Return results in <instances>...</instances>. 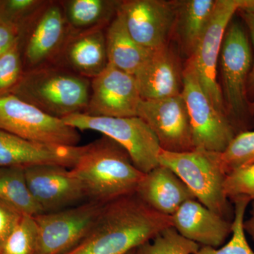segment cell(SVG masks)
Listing matches in <instances>:
<instances>
[{"instance_id": "18", "label": "cell", "mask_w": 254, "mask_h": 254, "mask_svg": "<svg viewBox=\"0 0 254 254\" xmlns=\"http://www.w3.org/2000/svg\"><path fill=\"white\" fill-rule=\"evenodd\" d=\"M173 227L202 247L219 248L232 232V221L193 199L185 202L172 216Z\"/></svg>"}, {"instance_id": "35", "label": "cell", "mask_w": 254, "mask_h": 254, "mask_svg": "<svg viewBox=\"0 0 254 254\" xmlns=\"http://www.w3.org/2000/svg\"><path fill=\"white\" fill-rule=\"evenodd\" d=\"M244 229L245 232L250 235L254 240V200L252 201V210L250 218L245 220Z\"/></svg>"}, {"instance_id": "30", "label": "cell", "mask_w": 254, "mask_h": 254, "mask_svg": "<svg viewBox=\"0 0 254 254\" xmlns=\"http://www.w3.org/2000/svg\"><path fill=\"white\" fill-rule=\"evenodd\" d=\"M23 65L20 42L0 57V93L9 92L21 79Z\"/></svg>"}, {"instance_id": "11", "label": "cell", "mask_w": 254, "mask_h": 254, "mask_svg": "<svg viewBox=\"0 0 254 254\" xmlns=\"http://www.w3.org/2000/svg\"><path fill=\"white\" fill-rule=\"evenodd\" d=\"M242 2L243 0H217L213 17L190 58L205 94L214 106L225 115L221 90L217 78L219 58L227 26Z\"/></svg>"}, {"instance_id": "29", "label": "cell", "mask_w": 254, "mask_h": 254, "mask_svg": "<svg viewBox=\"0 0 254 254\" xmlns=\"http://www.w3.org/2000/svg\"><path fill=\"white\" fill-rule=\"evenodd\" d=\"M200 245L180 235L173 227L138 249V254H194Z\"/></svg>"}, {"instance_id": "3", "label": "cell", "mask_w": 254, "mask_h": 254, "mask_svg": "<svg viewBox=\"0 0 254 254\" xmlns=\"http://www.w3.org/2000/svg\"><path fill=\"white\" fill-rule=\"evenodd\" d=\"M91 80L52 65L24 71L10 93L54 118L84 113L91 95Z\"/></svg>"}, {"instance_id": "27", "label": "cell", "mask_w": 254, "mask_h": 254, "mask_svg": "<svg viewBox=\"0 0 254 254\" xmlns=\"http://www.w3.org/2000/svg\"><path fill=\"white\" fill-rule=\"evenodd\" d=\"M49 0H0V18L15 26L20 36Z\"/></svg>"}, {"instance_id": "37", "label": "cell", "mask_w": 254, "mask_h": 254, "mask_svg": "<svg viewBox=\"0 0 254 254\" xmlns=\"http://www.w3.org/2000/svg\"><path fill=\"white\" fill-rule=\"evenodd\" d=\"M250 109L251 112H252V115H253L254 116V98L253 100H252V101H251Z\"/></svg>"}, {"instance_id": "12", "label": "cell", "mask_w": 254, "mask_h": 254, "mask_svg": "<svg viewBox=\"0 0 254 254\" xmlns=\"http://www.w3.org/2000/svg\"><path fill=\"white\" fill-rule=\"evenodd\" d=\"M138 117L150 127L162 150L172 153L195 150L188 110L182 94L164 99L141 100Z\"/></svg>"}, {"instance_id": "21", "label": "cell", "mask_w": 254, "mask_h": 254, "mask_svg": "<svg viewBox=\"0 0 254 254\" xmlns=\"http://www.w3.org/2000/svg\"><path fill=\"white\" fill-rule=\"evenodd\" d=\"M217 0H175L173 39L190 58L210 22Z\"/></svg>"}, {"instance_id": "6", "label": "cell", "mask_w": 254, "mask_h": 254, "mask_svg": "<svg viewBox=\"0 0 254 254\" xmlns=\"http://www.w3.org/2000/svg\"><path fill=\"white\" fill-rule=\"evenodd\" d=\"M78 131H95L114 140L126 150L137 169L146 174L160 164V148L150 127L139 117L107 118L75 114L63 119Z\"/></svg>"}, {"instance_id": "33", "label": "cell", "mask_w": 254, "mask_h": 254, "mask_svg": "<svg viewBox=\"0 0 254 254\" xmlns=\"http://www.w3.org/2000/svg\"><path fill=\"white\" fill-rule=\"evenodd\" d=\"M237 13L240 14L242 22L246 26L245 27L248 32L249 36L250 37L254 50V8L246 6L245 0H243V4ZM247 92H248L249 98L250 101H252L254 98V58L252 71L249 77Z\"/></svg>"}, {"instance_id": "14", "label": "cell", "mask_w": 254, "mask_h": 254, "mask_svg": "<svg viewBox=\"0 0 254 254\" xmlns=\"http://www.w3.org/2000/svg\"><path fill=\"white\" fill-rule=\"evenodd\" d=\"M91 82V95L84 114L107 118L138 117L142 98L134 76L108 64Z\"/></svg>"}, {"instance_id": "1", "label": "cell", "mask_w": 254, "mask_h": 254, "mask_svg": "<svg viewBox=\"0 0 254 254\" xmlns=\"http://www.w3.org/2000/svg\"><path fill=\"white\" fill-rule=\"evenodd\" d=\"M171 227L172 217L132 193L105 204L88 235L64 254H127Z\"/></svg>"}, {"instance_id": "24", "label": "cell", "mask_w": 254, "mask_h": 254, "mask_svg": "<svg viewBox=\"0 0 254 254\" xmlns=\"http://www.w3.org/2000/svg\"><path fill=\"white\" fill-rule=\"evenodd\" d=\"M0 200L21 214L36 216L43 213L30 191L23 168H0Z\"/></svg>"}, {"instance_id": "8", "label": "cell", "mask_w": 254, "mask_h": 254, "mask_svg": "<svg viewBox=\"0 0 254 254\" xmlns=\"http://www.w3.org/2000/svg\"><path fill=\"white\" fill-rule=\"evenodd\" d=\"M0 129L45 144L76 146L81 141L77 129L10 92L0 93Z\"/></svg>"}, {"instance_id": "23", "label": "cell", "mask_w": 254, "mask_h": 254, "mask_svg": "<svg viewBox=\"0 0 254 254\" xmlns=\"http://www.w3.org/2000/svg\"><path fill=\"white\" fill-rule=\"evenodd\" d=\"M71 32L106 29L118 14L121 0L60 1Z\"/></svg>"}, {"instance_id": "31", "label": "cell", "mask_w": 254, "mask_h": 254, "mask_svg": "<svg viewBox=\"0 0 254 254\" xmlns=\"http://www.w3.org/2000/svg\"><path fill=\"white\" fill-rule=\"evenodd\" d=\"M225 191L231 201L237 197H247L254 200V163L237 169L227 175Z\"/></svg>"}, {"instance_id": "13", "label": "cell", "mask_w": 254, "mask_h": 254, "mask_svg": "<svg viewBox=\"0 0 254 254\" xmlns=\"http://www.w3.org/2000/svg\"><path fill=\"white\" fill-rule=\"evenodd\" d=\"M118 11L132 38L147 49L158 50L173 39L175 1L123 0Z\"/></svg>"}, {"instance_id": "38", "label": "cell", "mask_w": 254, "mask_h": 254, "mask_svg": "<svg viewBox=\"0 0 254 254\" xmlns=\"http://www.w3.org/2000/svg\"><path fill=\"white\" fill-rule=\"evenodd\" d=\"M127 254H138V249H137V250L132 251V252H129V253Z\"/></svg>"}, {"instance_id": "5", "label": "cell", "mask_w": 254, "mask_h": 254, "mask_svg": "<svg viewBox=\"0 0 254 254\" xmlns=\"http://www.w3.org/2000/svg\"><path fill=\"white\" fill-rule=\"evenodd\" d=\"M158 162L170 169L198 202L232 221L234 206L225 194L227 175L222 168L220 153L199 149L172 153L161 149Z\"/></svg>"}, {"instance_id": "16", "label": "cell", "mask_w": 254, "mask_h": 254, "mask_svg": "<svg viewBox=\"0 0 254 254\" xmlns=\"http://www.w3.org/2000/svg\"><path fill=\"white\" fill-rule=\"evenodd\" d=\"M83 145L64 146L28 141L0 129V168L58 165L72 168Z\"/></svg>"}, {"instance_id": "17", "label": "cell", "mask_w": 254, "mask_h": 254, "mask_svg": "<svg viewBox=\"0 0 254 254\" xmlns=\"http://www.w3.org/2000/svg\"><path fill=\"white\" fill-rule=\"evenodd\" d=\"M183 68L179 55L170 43L153 50L134 76L142 100L164 99L181 95Z\"/></svg>"}, {"instance_id": "2", "label": "cell", "mask_w": 254, "mask_h": 254, "mask_svg": "<svg viewBox=\"0 0 254 254\" xmlns=\"http://www.w3.org/2000/svg\"><path fill=\"white\" fill-rule=\"evenodd\" d=\"M69 170L81 182L88 200L104 204L136 193L145 175L121 145L105 136L83 145Z\"/></svg>"}, {"instance_id": "36", "label": "cell", "mask_w": 254, "mask_h": 254, "mask_svg": "<svg viewBox=\"0 0 254 254\" xmlns=\"http://www.w3.org/2000/svg\"><path fill=\"white\" fill-rule=\"evenodd\" d=\"M245 5L254 8V0H245Z\"/></svg>"}, {"instance_id": "4", "label": "cell", "mask_w": 254, "mask_h": 254, "mask_svg": "<svg viewBox=\"0 0 254 254\" xmlns=\"http://www.w3.org/2000/svg\"><path fill=\"white\" fill-rule=\"evenodd\" d=\"M253 60L247 28L243 22L232 18L224 36L218 65L225 113L237 134L254 127L247 92Z\"/></svg>"}, {"instance_id": "10", "label": "cell", "mask_w": 254, "mask_h": 254, "mask_svg": "<svg viewBox=\"0 0 254 254\" xmlns=\"http://www.w3.org/2000/svg\"><path fill=\"white\" fill-rule=\"evenodd\" d=\"M70 33L60 1L49 0L20 36L24 71L55 65Z\"/></svg>"}, {"instance_id": "20", "label": "cell", "mask_w": 254, "mask_h": 254, "mask_svg": "<svg viewBox=\"0 0 254 254\" xmlns=\"http://www.w3.org/2000/svg\"><path fill=\"white\" fill-rule=\"evenodd\" d=\"M136 194L155 211L170 217L185 202L195 199L187 185L170 169L161 165L145 174Z\"/></svg>"}, {"instance_id": "26", "label": "cell", "mask_w": 254, "mask_h": 254, "mask_svg": "<svg viewBox=\"0 0 254 254\" xmlns=\"http://www.w3.org/2000/svg\"><path fill=\"white\" fill-rule=\"evenodd\" d=\"M38 229L34 217L23 214L0 254H37Z\"/></svg>"}, {"instance_id": "28", "label": "cell", "mask_w": 254, "mask_h": 254, "mask_svg": "<svg viewBox=\"0 0 254 254\" xmlns=\"http://www.w3.org/2000/svg\"><path fill=\"white\" fill-rule=\"evenodd\" d=\"M220 160L226 175L237 169L254 163V131L241 132L220 153Z\"/></svg>"}, {"instance_id": "25", "label": "cell", "mask_w": 254, "mask_h": 254, "mask_svg": "<svg viewBox=\"0 0 254 254\" xmlns=\"http://www.w3.org/2000/svg\"><path fill=\"white\" fill-rule=\"evenodd\" d=\"M251 202L250 198L243 196L231 200L234 206L232 238L226 245L220 248L200 247L194 254H254L249 245L244 229L246 210Z\"/></svg>"}, {"instance_id": "7", "label": "cell", "mask_w": 254, "mask_h": 254, "mask_svg": "<svg viewBox=\"0 0 254 254\" xmlns=\"http://www.w3.org/2000/svg\"><path fill=\"white\" fill-rule=\"evenodd\" d=\"M182 95L188 110L195 149L222 153L237 132L205 94L190 58L184 66Z\"/></svg>"}, {"instance_id": "32", "label": "cell", "mask_w": 254, "mask_h": 254, "mask_svg": "<svg viewBox=\"0 0 254 254\" xmlns=\"http://www.w3.org/2000/svg\"><path fill=\"white\" fill-rule=\"evenodd\" d=\"M23 214L0 200V250Z\"/></svg>"}, {"instance_id": "9", "label": "cell", "mask_w": 254, "mask_h": 254, "mask_svg": "<svg viewBox=\"0 0 254 254\" xmlns=\"http://www.w3.org/2000/svg\"><path fill=\"white\" fill-rule=\"evenodd\" d=\"M104 205L87 200L33 216L38 229L37 254H64L72 250L91 231Z\"/></svg>"}, {"instance_id": "19", "label": "cell", "mask_w": 254, "mask_h": 254, "mask_svg": "<svg viewBox=\"0 0 254 254\" xmlns=\"http://www.w3.org/2000/svg\"><path fill=\"white\" fill-rule=\"evenodd\" d=\"M108 64L105 29L71 32L55 65L91 80Z\"/></svg>"}, {"instance_id": "22", "label": "cell", "mask_w": 254, "mask_h": 254, "mask_svg": "<svg viewBox=\"0 0 254 254\" xmlns=\"http://www.w3.org/2000/svg\"><path fill=\"white\" fill-rule=\"evenodd\" d=\"M105 42L108 64L133 76L153 52L138 44L132 38L119 11L105 29Z\"/></svg>"}, {"instance_id": "15", "label": "cell", "mask_w": 254, "mask_h": 254, "mask_svg": "<svg viewBox=\"0 0 254 254\" xmlns=\"http://www.w3.org/2000/svg\"><path fill=\"white\" fill-rule=\"evenodd\" d=\"M30 191L43 213L64 210L88 200L86 191L69 169L58 165H37L24 168Z\"/></svg>"}, {"instance_id": "34", "label": "cell", "mask_w": 254, "mask_h": 254, "mask_svg": "<svg viewBox=\"0 0 254 254\" xmlns=\"http://www.w3.org/2000/svg\"><path fill=\"white\" fill-rule=\"evenodd\" d=\"M20 31L0 18V57L9 51L19 41Z\"/></svg>"}]
</instances>
